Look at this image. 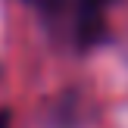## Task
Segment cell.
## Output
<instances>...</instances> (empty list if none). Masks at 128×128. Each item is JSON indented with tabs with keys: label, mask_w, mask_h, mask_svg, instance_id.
Masks as SVG:
<instances>
[{
	"label": "cell",
	"mask_w": 128,
	"mask_h": 128,
	"mask_svg": "<svg viewBox=\"0 0 128 128\" xmlns=\"http://www.w3.org/2000/svg\"><path fill=\"white\" fill-rule=\"evenodd\" d=\"M38 3H41V6H53L56 0H38Z\"/></svg>",
	"instance_id": "cell-3"
},
{
	"label": "cell",
	"mask_w": 128,
	"mask_h": 128,
	"mask_svg": "<svg viewBox=\"0 0 128 128\" xmlns=\"http://www.w3.org/2000/svg\"><path fill=\"white\" fill-rule=\"evenodd\" d=\"M112 3V0H81V10H91V12H103V6Z\"/></svg>",
	"instance_id": "cell-1"
},
{
	"label": "cell",
	"mask_w": 128,
	"mask_h": 128,
	"mask_svg": "<svg viewBox=\"0 0 128 128\" xmlns=\"http://www.w3.org/2000/svg\"><path fill=\"white\" fill-rule=\"evenodd\" d=\"M0 128H10V112H6V110L0 112Z\"/></svg>",
	"instance_id": "cell-2"
}]
</instances>
